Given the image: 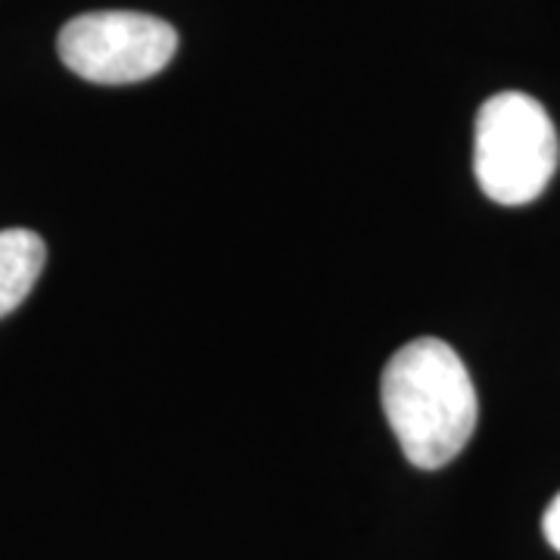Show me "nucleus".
Masks as SVG:
<instances>
[{"label":"nucleus","mask_w":560,"mask_h":560,"mask_svg":"<svg viewBox=\"0 0 560 560\" xmlns=\"http://www.w3.org/2000/svg\"><path fill=\"white\" fill-rule=\"evenodd\" d=\"M381 399L405 458L440 470L464 452L477 430V389L448 342L420 337L386 361Z\"/></svg>","instance_id":"nucleus-1"},{"label":"nucleus","mask_w":560,"mask_h":560,"mask_svg":"<svg viewBox=\"0 0 560 560\" xmlns=\"http://www.w3.org/2000/svg\"><path fill=\"white\" fill-rule=\"evenodd\" d=\"M555 121L536 97L501 91L482 103L474 131V172L482 194L499 206H526L558 172Z\"/></svg>","instance_id":"nucleus-2"},{"label":"nucleus","mask_w":560,"mask_h":560,"mask_svg":"<svg viewBox=\"0 0 560 560\" xmlns=\"http://www.w3.org/2000/svg\"><path fill=\"white\" fill-rule=\"evenodd\" d=\"M60 60L79 79L94 84H135L160 75L178 50V32L168 22L131 13L101 10L62 25L57 40Z\"/></svg>","instance_id":"nucleus-3"},{"label":"nucleus","mask_w":560,"mask_h":560,"mask_svg":"<svg viewBox=\"0 0 560 560\" xmlns=\"http://www.w3.org/2000/svg\"><path fill=\"white\" fill-rule=\"evenodd\" d=\"M47 261V246L28 228L0 231V318L16 312L38 283Z\"/></svg>","instance_id":"nucleus-4"},{"label":"nucleus","mask_w":560,"mask_h":560,"mask_svg":"<svg viewBox=\"0 0 560 560\" xmlns=\"http://www.w3.org/2000/svg\"><path fill=\"white\" fill-rule=\"evenodd\" d=\"M541 533H545L548 545L560 555V492L555 495V501L548 504L545 517H541Z\"/></svg>","instance_id":"nucleus-5"}]
</instances>
